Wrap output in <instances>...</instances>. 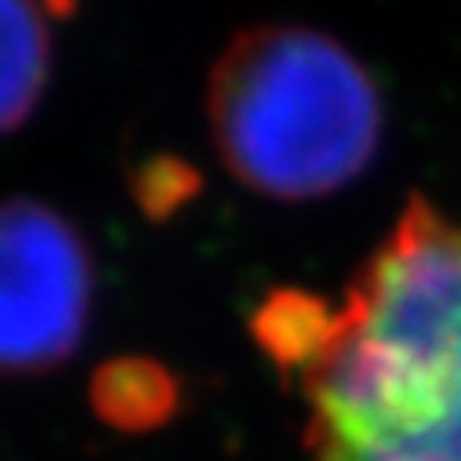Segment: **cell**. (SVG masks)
<instances>
[{"instance_id":"cell-7","label":"cell","mask_w":461,"mask_h":461,"mask_svg":"<svg viewBox=\"0 0 461 461\" xmlns=\"http://www.w3.org/2000/svg\"><path fill=\"white\" fill-rule=\"evenodd\" d=\"M131 189H135L139 207H142L153 221H164V218H171L185 200H193V196L200 193V175H196L185 160L153 157V160H146V164L131 175Z\"/></svg>"},{"instance_id":"cell-6","label":"cell","mask_w":461,"mask_h":461,"mask_svg":"<svg viewBox=\"0 0 461 461\" xmlns=\"http://www.w3.org/2000/svg\"><path fill=\"white\" fill-rule=\"evenodd\" d=\"M334 316L338 309H330L320 294L280 287L255 312L251 334L280 371L305 375V367L323 353V345L334 330Z\"/></svg>"},{"instance_id":"cell-3","label":"cell","mask_w":461,"mask_h":461,"mask_svg":"<svg viewBox=\"0 0 461 461\" xmlns=\"http://www.w3.org/2000/svg\"><path fill=\"white\" fill-rule=\"evenodd\" d=\"M91 309V258L48 203L0 200V371H48L77 353Z\"/></svg>"},{"instance_id":"cell-1","label":"cell","mask_w":461,"mask_h":461,"mask_svg":"<svg viewBox=\"0 0 461 461\" xmlns=\"http://www.w3.org/2000/svg\"><path fill=\"white\" fill-rule=\"evenodd\" d=\"M302 385L312 461H461V225L411 196Z\"/></svg>"},{"instance_id":"cell-2","label":"cell","mask_w":461,"mask_h":461,"mask_svg":"<svg viewBox=\"0 0 461 461\" xmlns=\"http://www.w3.org/2000/svg\"><path fill=\"white\" fill-rule=\"evenodd\" d=\"M207 117L225 167L280 200L349 185L382 139L371 73L305 26H255L229 41L211 69Z\"/></svg>"},{"instance_id":"cell-5","label":"cell","mask_w":461,"mask_h":461,"mask_svg":"<svg viewBox=\"0 0 461 461\" xmlns=\"http://www.w3.org/2000/svg\"><path fill=\"white\" fill-rule=\"evenodd\" d=\"M182 400L178 378L142 357L109 360L91 378V407L95 414L124 432H149L175 418Z\"/></svg>"},{"instance_id":"cell-4","label":"cell","mask_w":461,"mask_h":461,"mask_svg":"<svg viewBox=\"0 0 461 461\" xmlns=\"http://www.w3.org/2000/svg\"><path fill=\"white\" fill-rule=\"evenodd\" d=\"M51 66V37L37 0H0V135L19 128Z\"/></svg>"}]
</instances>
